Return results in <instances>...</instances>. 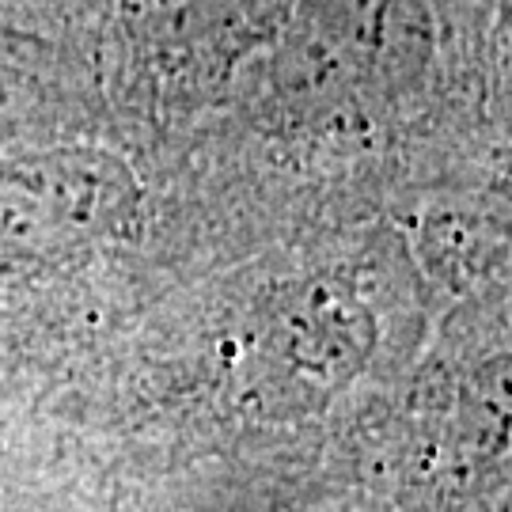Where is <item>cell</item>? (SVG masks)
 <instances>
[{"label":"cell","instance_id":"cell-3","mask_svg":"<svg viewBox=\"0 0 512 512\" xmlns=\"http://www.w3.org/2000/svg\"><path fill=\"white\" fill-rule=\"evenodd\" d=\"M456 444L475 478L512 490V353H494L463 376Z\"/></svg>","mask_w":512,"mask_h":512},{"label":"cell","instance_id":"cell-2","mask_svg":"<svg viewBox=\"0 0 512 512\" xmlns=\"http://www.w3.org/2000/svg\"><path fill=\"white\" fill-rule=\"evenodd\" d=\"M368 349V311L334 285H304L262 319L255 353L277 384L300 395H330L361 372Z\"/></svg>","mask_w":512,"mask_h":512},{"label":"cell","instance_id":"cell-1","mask_svg":"<svg viewBox=\"0 0 512 512\" xmlns=\"http://www.w3.org/2000/svg\"><path fill=\"white\" fill-rule=\"evenodd\" d=\"M118 164H19L0 171V258H35L110 232L126 213Z\"/></svg>","mask_w":512,"mask_h":512}]
</instances>
